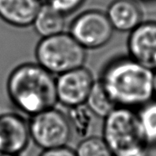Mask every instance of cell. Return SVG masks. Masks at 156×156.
I'll list each match as a JSON object with an SVG mask.
<instances>
[{"label": "cell", "instance_id": "1", "mask_svg": "<svg viewBox=\"0 0 156 156\" xmlns=\"http://www.w3.org/2000/svg\"><path fill=\"white\" fill-rule=\"evenodd\" d=\"M155 71L128 55H119L102 67L98 81L117 107L139 108L154 98Z\"/></svg>", "mask_w": 156, "mask_h": 156}, {"label": "cell", "instance_id": "22", "mask_svg": "<svg viewBox=\"0 0 156 156\" xmlns=\"http://www.w3.org/2000/svg\"><path fill=\"white\" fill-rule=\"evenodd\" d=\"M0 156H20V155H11V154H0Z\"/></svg>", "mask_w": 156, "mask_h": 156}, {"label": "cell", "instance_id": "15", "mask_svg": "<svg viewBox=\"0 0 156 156\" xmlns=\"http://www.w3.org/2000/svg\"><path fill=\"white\" fill-rule=\"evenodd\" d=\"M93 114L86 104L69 108L68 119L71 129L78 136L86 138L92 129Z\"/></svg>", "mask_w": 156, "mask_h": 156}, {"label": "cell", "instance_id": "12", "mask_svg": "<svg viewBox=\"0 0 156 156\" xmlns=\"http://www.w3.org/2000/svg\"><path fill=\"white\" fill-rule=\"evenodd\" d=\"M32 26L41 38L53 36L64 32L66 16L45 2L41 4Z\"/></svg>", "mask_w": 156, "mask_h": 156}, {"label": "cell", "instance_id": "18", "mask_svg": "<svg viewBox=\"0 0 156 156\" xmlns=\"http://www.w3.org/2000/svg\"><path fill=\"white\" fill-rule=\"evenodd\" d=\"M38 156H76V154L74 149L66 145L55 149H44Z\"/></svg>", "mask_w": 156, "mask_h": 156}, {"label": "cell", "instance_id": "2", "mask_svg": "<svg viewBox=\"0 0 156 156\" xmlns=\"http://www.w3.org/2000/svg\"><path fill=\"white\" fill-rule=\"evenodd\" d=\"M7 92L14 108L30 117L55 108L57 102L55 77L37 62L14 68L8 77Z\"/></svg>", "mask_w": 156, "mask_h": 156}, {"label": "cell", "instance_id": "11", "mask_svg": "<svg viewBox=\"0 0 156 156\" xmlns=\"http://www.w3.org/2000/svg\"><path fill=\"white\" fill-rule=\"evenodd\" d=\"M43 4L41 0H0V19L11 26H31Z\"/></svg>", "mask_w": 156, "mask_h": 156}, {"label": "cell", "instance_id": "8", "mask_svg": "<svg viewBox=\"0 0 156 156\" xmlns=\"http://www.w3.org/2000/svg\"><path fill=\"white\" fill-rule=\"evenodd\" d=\"M31 140L29 122L15 112L0 115V154L20 155Z\"/></svg>", "mask_w": 156, "mask_h": 156}, {"label": "cell", "instance_id": "21", "mask_svg": "<svg viewBox=\"0 0 156 156\" xmlns=\"http://www.w3.org/2000/svg\"><path fill=\"white\" fill-rule=\"evenodd\" d=\"M138 156H149V151L146 153H144L142 154H140V155H138Z\"/></svg>", "mask_w": 156, "mask_h": 156}, {"label": "cell", "instance_id": "5", "mask_svg": "<svg viewBox=\"0 0 156 156\" xmlns=\"http://www.w3.org/2000/svg\"><path fill=\"white\" fill-rule=\"evenodd\" d=\"M31 140L43 150L66 146L72 129L66 115L52 108L31 117L29 122Z\"/></svg>", "mask_w": 156, "mask_h": 156}, {"label": "cell", "instance_id": "23", "mask_svg": "<svg viewBox=\"0 0 156 156\" xmlns=\"http://www.w3.org/2000/svg\"><path fill=\"white\" fill-rule=\"evenodd\" d=\"M42 3H45V2H48L49 0H41Z\"/></svg>", "mask_w": 156, "mask_h": 156}, {"label": "cell", "instance_id": "9", "mask_svg": "<svg viewBox=\"0 0 156 156\" xmlns=\"http://www.w3.org/2000/svg\"><path fill=\"white\" fill-rule=\"evenodd\" d=\"M129 55L149 70L156 71V20L143 21L129 34Z\"/></svg>", "mask_w": 156, "mask_h": 156}, {"label": "cell", "instance_id": "3", "mask_svg": "<svg viewBox=\"0 0 156 156\" xmlns=\"http://www.w3.org/2000/svg\"><path fill=\"white\" fill-rule=\"evenodd\" d=\"M102 138L114 156H138L149 151L134 109L116 107L104 118Z\"/></svg>", "mask_w": 156, "mask_h": 156}, {"label": "cell", "instance_id": "14", "mask_svg": "<svg viewBox=\"0 0 156 156\" xmlns=\"http://www.w3.org/2000/svg\"><path fill=\"white\" fill-rule=\"evenodd\" d=\"M85 104L93 115L103 119L117 107L98 80L94 83Z\"/></svg>", "mask_w": 156, "mask_h": 156}, {"label": "cell", "instance_id": "13", "mask_svg": "<svg viewBox=\"0 0 156 156\" xmlns=\"http://www.w3.org/2000/svg\"><path fill=\"white\" fill-rule=\"evenodd\" d=\"M136 112L145 145L148 149L156 148V98L141 106Z\"/></svg>", "mask_w": 156, "mask_h": 156}, {"label": "cell", "instance_id": "17", "mask_svg": "<svg viewBox=\"0 0 156 156\" xmlns=\"http://www.w3.org/2000/svg\"><path fill=\"white\" fill-rule=\"evenodd\" d=\"M86 0H49L51 7L65 16L70 15L84 4Z\"/></svg>", "mask_w": 156, "mask_h": 156}, {"label": "cell", "instance_id": "19", "mask_svg": "<svg viewBox=\"0 0 156 156\" xmlns=\"http://www.w3.org/2000/svg\"><path fill=\"white\" fill-rule=\"evenodd\" d=\"M138 2H143V3H155L156 0H137Z\"/></svg>", "mask_w": 156, "mask_h": 156}, {"label": "cell", "instance_id": "10", "mask_svg": "<svg viewBox=\"0 0 156 156\" xmlns=\"http://www.w3.org/2000/svg\"><path fill=\"white\" fill-rule=\"evenodd\" d=\"M113 30L130 33L143 21V11L137 0H113L106 11Z\"/></svg>", "mask_w": 156, "mask_h": 156}, {"label": "cell", "instance_id": "4", "mask_svg": "<svg viewBox=\"0 0 156 156\" xmlns=\"http://www.w3.org/2000/svg\"><path fill=\"white\" fill-rule=\"evenodd\" d=\"M35 58L38 64L46 71L58 76L84 66L87 50L69 33L62 32L41 38L35 48Z\"/></svg>", "mask_w": 156, "mask_h": 156}, {"label": "cell", "instance_id": "6", "mask_svg": "<svg viewBox=\"0 0 156 156\" xmlns=\"http://www.w3.org/2000/svg\"><path fill=\"white\" fill-rule=\"evenodd\" d=\"M114 31L106 13L98 9H89L78 14L69 28V34L87 51L105 46Z\"/></svg>", "mask_w": 156, "mask_h": 156}, {"label": "cell", "instance_id": "7", "mask_svg": "<svg viewBox=\"0 0 156 156\" xmlns=\"http://www.w3.org/2000/svg\"><path fill=\"white\" fill-rule=\"evenodd\" d=\"M95 82L92 73L85 66L58 75L55 78L57 102L68 108L85 104Z\"/></svg>", "mask_w": 156, "mask_h": 156}, {"label": "cell", "instance_id": "20", "mask_svg": "<svg viewBox=\"0 0 156 156\" xmlns=\"http://www.w3.org/2000/svg\"><path fill=\"white\" fill-rule=\"evenodd\" d=\"M154 98H156V71H155V80H154Z\"/></svg>", "mask_w": 156, "mask_h": 156}, {"label": "cell", "instance_id": "16", "mask_svg": "<svg viewBox=\"0 0 156 156\" xmlns=\"http://www.w3.org/2000/svg\"><path fill=\"white\" fill-rule=\"evenodd\" d=\"M75 151L76 156H114L103 139L97 136L84 138Z\"/></svg>", "mask_w": 156, "mask_h": 156}]
</instances>
